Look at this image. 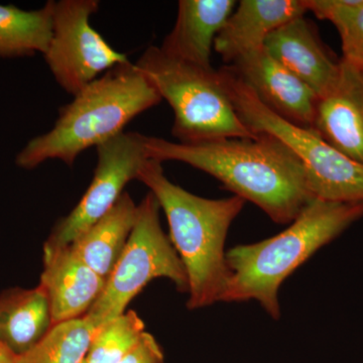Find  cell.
I'll use <instances>...</instances> for the list:
<instances>
[{
  "mask_svg": "<svg viewBox=\"0 0 363 363\" xmlns=\"http://www.w3.org/2000/svg\"><path fill=\"white\" fill-rule=\"evenodd\" d=\"M145 147L149 159L185 162L214 177L278 224H290L315 199L298 157L267 133L198 143L147 136Z\"/></svg>",
  "mask_w": 363,
  "mask_h": 363,
  "instance_id": "cell-1",
  "label": "cell"
},
{
  "mask_svg": "<svg viewBox=\"0 0 363 363\" xmlns=\"http://www.w3.org/2000/svg\"><path fill=\"white\" fill-rule=\"evenodd\" d=\"M162 100L135 64L114 67L74 95L73 101L60 109L54 128L20 150L16 164L33 169L60 160L73 167L79 155L121 135L126 124Z\"/></svg>",
  "mask_w": 363,
  "mask_h": 363,
  "instance_id": "cell-2",
  "label": "cell"
},
{
  "mask_svg": "<svg viewBox=\"0 0 363 363\" xmlns=\"http://www.w3.org/2000/svg\"><path fill=\"white\" fill-rule=\"evenodd\" d=\"M138 180L157 198L169 227V240L189 279L188 309L220 302L229 269L225 241L234 219L245 207L238 196L207 199L188 192L164 176L162 162L149 159Z\"/></svg>",
  "mask_w": 363,
  "mask_h": 363,
  "instance_id": "cell-3",
  "label": "cell"
},
{
  "mask_svg": "<svg viewBox=\"0 0 363 363\" xmlns=\"http://www.w3.org/2000/svg\"><path fill=\"white\" fill-rule=\"evenodd\" d=\"M362 217V203L314 199L281 233L231 248L226 252L229 278L220 302L255 300L278 320L281 284L320 248Z\"/></svg>",
  "mask_w": 363,
  "mask_h": 363,
  "instance_id": "cell-4",
  "label": "cell"
},
{
  "mask_svg": "<svg viewBox=\"0 0 363 363\" xmlns=\"http://www.w3.org/2000/svg\"><path fill=\"white\" fill-rule=\"evenodd\" d=\"M135 66L173 108L172 135L178 143L257 138L234 109L218 70L172 58L155 45Z\"/></svg>",
  "mask_w": 363,
  "mask_h": 363,
  "instance_id": "cell-5",
  "label": "cell"
},
{
  "mask_svg": "<svg viewBox=\"0 0 363 363\" xmlns=\"http://www.w3.org/2000/svg\"><path fill=\"white\" fill-rule=\"evenodd\" d=\"M218 71L241 121L255 135L274 136L292 150L304 167L315 199L363 204L362 164L344 156L314 131L289 123L274 113L228 66Z\"/></svg>",
  "mask_w": 363,
  "mask_h": 363,
  "instance_id": "cell-6",
  "label": "cell"
},
{
  "mask_svg": "<svg viewBox=\"0 0 363 363\" xmlns=\"http://www.w3.org/2000/svg\"><path fill=\"white\" fill-rule=\"evenodd\" d=\"M157 198L149 193L138 205L135 226L123 255L107 279L101 296L84 318L96 331L126 312L133 298L154 279L166 278L189 293L187 272L162 230Z\"/></svg>",
  "mask_w": 363,
  "mask_h": 363,
  "instance_id": "cell-7",
  "label": "cell"
},
{
  "mask_svg": "<svg viewBox=\"0 0 363 363\" xmlns=\"http://www.w3.org/2000/svg\"><path fill=\"white\" fill-rule=\"evenodd\" d=\"M147 136L121 133L98 145L97 164L89 187L76 207L57 222L44 245V257L71 247L113 208L130 181L149 160Z\"/></svg>",
  "mask_w": 363,
  "mask_h": 363,
  "instance_id": "cell-8",
  "label": "cell"
},
{
  "mask_svg": "<svg viewBox=\"0 0 363 363\" xmlns=\"http://www.w3.org/2000/svg\"><path fill=\"white\" fill-rule=\"evenodd\" d=\"M99 6L98 0L55 1L45 61L55 80L73 96L102 73L130 62L91 26V16Z\"/></svg>",
  "mask_w": 363,
  "mask_h": 363,
  "instance_id": "cell-9",
  "label": "cell"
},
{
  "mask_svg": "<svg viewBox=\"0 0 363 363\" xmlns=\"http://www.w3.org/2000/svg\"><path fill=\"white\" fill-rule=\"evenodd\" d=\"M226 66L274 113L295 125L311 128L319 96L272 58L264 48L248 52Z\"/></svg>",
  "mask_w": 363,
  "mask_h": 363,
  "instance_id": "cell-10",
  "label": "cell"
},
{
  "mask_svg": "<svg viewBox=\"0 0 363 363\" xmlns=\"http://www.w3.org/2000/svg\"><path fill=\"white\" fill-rule=\"evenodd\" d=\"M310 130L363 166V71L341 60L337 78L318 99Z\"/></svg>",
  "mask_w": 363,
  "mask_h": 363,
  "instance_id": "cell-11",
  "label": "cell"
},
{
  "mask_svg": "<svg viewBox=\"0 0 363 363\" xmlns=\"http://www.w3.org/2000/svg\"><path fill=\"white\" fill-rule=\"evenodd\" d=\"M264 50L318 96L331 87L340 71L341 59L324 44L316 26L305 16L274 30L264 42Z\"/></svg>",
  "mask_w": 363,
  "mask_h": 363,
  "instance_id": "cell-12",
  "label": "cell"
},
{
  "mask_svg": "<svg viewBox=\"0 0 363 363\" xmlns=\"http://www.w3.org/2000/svg\"><path fill=\"white\" fill-rule=\"evenodd\" d=\"M306 13L303 0H242L217 35L214 50L231 65L248 52L264 49L274 30Z\"/></svg>",
  "mask_w": 363,
  "mask_h": 363,
  "instance_id": "cell-13",
  "label": "cell"
},
{
  "mask_svg": "<svg viewBox=\"0 0 363 363\" xmlns=\"http://www.w3.org/2000/svg\"><path fill=\"white\" fill-rule=\"evenodd\" d=\"M105 284L106 279L70 247L44 257L40 285L49 298L54 325L84 317L101 296Z\"/></svg>",
  "mask_w": 363,
  "mask_h": 363,
  "instance_id": "cell-14",
  "label": "cell"
},
{
  "mask_svg": "<svg viewBox=\"0 0 363 363\" xmlns=\"http://www.w3.org/2000/svg\"><path fill=\"white\" fill-rule=\"evenodd\" d=\"M235 7L233 0H180L175 26L160 49L172 58L213 68L215 40Z\"/></svg>",
  "mask_w": 363,
  "mask_h": 363,
  "instance_id": "cell-15",
  "label": "cell"
},
{
  "mask_svg": "<svg viewBox=\"0 0 363 363\" xmlns=\"http://www.w3.org/2000/svg\"><path fill=\"white\" fill-rule=\"evenodd\" d=\"M52 326L51 305L42 286L0 294V340L16 357L32 350Z\"/></svg>",
  "mask_w": 363,
  "mask_h": 363,
  "instance_id": "cell-16",
  "label": "cell"
},
{
  "mask_svg": "<svg viewBox=\"0 0 363 363\" xmlns=\"http://www.w3.org/2000/svg\"><path fill=\"white\" fill-rule=\"evenodd\" d=\"M136 214L138 205L123 192L111 211L69 247L107 281L125 248Z\"/></svg>",
  "mask_w": 363,
  "mask_h": 363,
  "instance_id": "cell-17",
  "label": "cell"
},
{
  "mask_svg": "<svg viewBox=\"0 0 363 363\" xmlns=\"http://www.w3.org/2000/svg\"><path fill=\"white\" fill-rule=\"evenodd\" d=\"M55 1L25 11L0 4V58L44 55L51 42Z\"/></svg>",
  "mask_w": 363,
  "mask_h": 363,
  "instance_id": "cell-18",
  "label": "cell"
},
{
  "mask_svg": "<svg viewBox=\"0 0 363 363\" xmlns=\"http://www.w3.org/2000/svg\"><path fill=\"white\" fill-rule=\"evenodd\" d=\"M93 334L84 317L54 325L38 345L18 357V363H83Z\"/></svg>",
  "mask_w": 363,
  "mask_h": 363,
  "instance_id": "cell-19",
  "label": "cell"
},
{
  "mask_svg": "<svg viewBox=\"0 0 363 363\" xmlns=\"http://www.w3.org/2000/svg\"><path fill=\"white\" fill-rule=\"evenodd\" d=\"M307 11L333 23L340 35L341 60L363 71V0H303Z\"/></svg>",
  "mask_w": 363,
  "mask_h": 363,
  "instance_id": "cell-20",
  "label": "cell"
},
{
  "mask_svg": "<svg viewBox=\"0 0 363 363\" xmlns=\"http://www.w3.org/2000/svg\"><path fill=\"white\" fill-rule=\"evenodd\" d=\"M145 332L142 318L128 310L94 332L86 362L119 363L140 343Z\"/></svg>",
  "mask_w": 363,
  "mask_h": 363,
  "instance_id": "cell-21",
  "label": "cell"
},
{
  "mask_svg": "<svg viewBox=\"0 0 363 363\" xmlns=\"http://www.w3.org/2000/svg\"><path fill=\"white\" fill-rule=\"evenodd\" d=\"M161 345L152 334L145 332L140 343L119 363H164Z\"/></svg>",
  "mask_w": 363,
  "mask_h": 363,
  "instance_id": "cell-22",
  "label": "cell"
},
{
  "mask_svg": "<svg viewBox=\"0 0 363 363\" xmlns=\"http://www.w3.org/2000/svg\"><path fill=\"white\" fill-rule=\"evenodd\" d=\"M18 357L0 340V363H18Z\"/></svg>",
  "mask_w": 363,
  "mask_h": 363,
  "instance_id": "cell-23",
  "label": "cell"
},
{
  "mask_svg": "<svg viewBox=\"0 0 363 363\" xmlns=\"http://www.w3.org/2000/svg\"><path fill=\"white\" fill-rule=\"evenodd\" d=\"M83 363H88L87 362H86V359L84 360V362H83Z\"/></svg>",
  "mask_w": 363,
  "mask_h": 363,
  "instance_id": "cell-24",
  "label": "cell"
}]
</instances>
